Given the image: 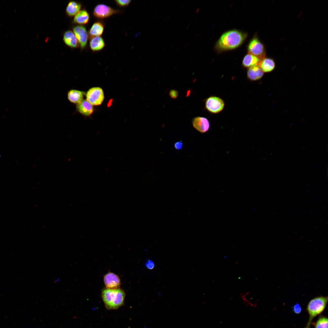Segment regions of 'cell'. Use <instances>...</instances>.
Here are the masks:
<instances>
[{
	"instance_id": "obj_5",
	"label": "cell",
	"mask_w": 328,
	"mask_h": 328,
	"mask_svg": "<svg viewBox=\"0 0 328 328\" xmlns=\"http://www.w3.org/2000/svg\"><path fill=\"white\" fill-rule=\"evenodd\" d=\"M122 12L120 10L115 9L103 4L97 5L93 11L94 16L99 19H104Z\"/></svg>"
},
{
	"instance_id": "obj_22",
	"label": "cell",
	"mask_w": 328,
	"mask_h": 328,
	"mask_svg": "<svg viewBox=\"0 0 328 328\" xmlns=\"http://www.w3.org/2000/svg\"><path fill=\"white\" fill-rule=\"evenodd\" d=\"M314 328H328V318L320 316L316 322L313 323Z\"/></svg>"
},
{
	"instance_id": "obj_18",
	"label": "cell",
	"mask_w": 328,
	"mask_h": 328,
	"mask_svg": "<svg viewBox=\"0 0 328 328\" xmlns=\"http://www.w3.org/2000/svg\"><path fill=\"white\" fill-rule=\"evenodd\" d=\"M67 97L71 102L77 104L83 100V93L80 91L71 90L68 93Z\"/></svg>"
},
{
	"instance_id": "obj_24",
	"label": "cell",
	"mask_w": 328,
	"mask_h": 328,
	"mask_svg": "<svg viewBox=\"0 0 328 328\" xmlns=\"http://www.w3.org/2000/svg\"><path fill=\"white\" fill-rule=\"evenodd\" d=\"M145 266L149 270L153 269L155 267V264L154 261L151 260H148L145 263Z\"/></svg>"
},
{
	"instance_id": "obj_1",
	"label": "cell",
	"mask_w": 328,
	"mask_h": 328,
	"mask_svg": "<svg viewBox=\"0 0 328 328\" xmlns=\"http://www.w3.org/2000/svg\"><path fill=\"white\" fill-rule=\"evenodd\" d=\"M248 34L238 30L233 29L223 33L216 42L215 49L218 53L236 49L245 41Z\"/></svg>"
},
{
	"instance_id": "obj_17",
	"label": "cell",
	"mask_w": 328,
	"mask_h": 328,
	"mask_svg": "<svg viewBox=\"0 0 328 328\" xmlns=\"http://www.w3.org/2000/svg\"><path fill=\"white\" fill-rule=\"evenodd\" d=\"M63 40L66 44L70 47L75 48L78 46L77 40L74 33L71 31L68 30L65 32Z\"/></svg>"
},
{
	"instance_id": "obj_2",
	"label": "cell",
	"mask_w": 328,
	"mask_h": 328,
	"mask_svg": "<svg viewBox=\"0 0 328 328\" xmlns=\"http://www.w3.org/2000/svg\"><path fill=\"white\" fill-rule=\"evenodd\" d=\"M124 291L119 288L115 289H104L101 293L102 300L108 309H117L122 306L125 297Z\"/></svg>"
},
{
	"instance_id": "obj_9",
	"label": "cell",
	"mask_w": 328,
	"mask_h": 328,
	"mask_svg": "<svg viewBox=\"0 0 328 328\" xmlns=\"http://www.w3.org/2000/svg\"><path fill=\"white\" fill-rule=\"evenodd\" d=\"M74 34L80 44L82 49L86 46L88 39V35L86 28L82 26H77L73 28Z\"/></svg>"
},
{
	"instance_id": "obj_14",
	"label": "cell",
	"mask_w": 328,
	"mask_h": 328,
	"mask_svg": "<svg viewBox=\"0 0 328 328\" xmlns=\"http://www.w3.org/2000/svg\"><path fill=\"white\" fill-rule=\"evenodd\" d=\"M89 45L92 51L98 52L103 49L105 44L102 37L101 36H96L91 38Z\"/></svg>"
},
{
	"instance_id": "obj_12",
	"label": "cell",
	"mask_w": 328,
	"mask_h": 328,
	"mask_svg": "<svg viewBox=\"0 0 328 328\" xmlns=\"http://www.w3.org/2000/svg\"><path fill=\"white\" fill-rule=\"evenodd\" d=\"M104 23L102 20L95 22L89 31V34L90 38L101 36L104 31Z\"/></svg>"
},
{
	"instance_id": "obj_30",
	"label": "cell",
	"mask_w": 328,
	"mask_h": 328,
	"mask_svg": "<svg viewBox=\"0 0 328 328\" xmlns=\"http://www.w3.org/2000/svg\"><path fill=\"white\" fill-rule=\"evenodd\" d=\"M188 42H187V43H186V46L187 45H188Z\"/></svg>"
},
{
	"instance_id": "obj_15",
	"label": "cell",
	"mask_w": 328,
	"mask_h": 328,
	"mask_svg": "<svg viewBox=\"0 0 328 328\" xmlns=\"http://www.w3.org/2000/svg\"><path fill=\"white\" fill-rule=\"evenodd\" d=\"M261 60L256 56L248 53L244 57L242 65L244 67L248 69L255 66H259Z\"/></svg>"
},
{
	"instance_id": "obj_26",
	"label": "cell",
	"mask_w": 328,
	"mask_h": 328,
	"mask_svg": "<svg viewBox=\"0 0 328 328\" xmlns=\"http://www.w3.org/2000/svg\"><path fill=\"white\" fill-rule=\"evenodd\" d=\"M169 95L170 97L172 98L176 99L178 96V93L176 90H172L169 92Z\"/></svg>"
},
{
	"instance_id": "obj_10",
	"label": "cell",
	"mask_w": 328,
	"mask_h": 328,
	"mask_svg": "<svg viewBox=\"0 0 328 328\" xmlns=\"http://www.w3.org/2000/svg\"><path fill=\"white\" fill-rule=\"evenodd\" d=\"M192 124L195 129L202 133L208 131L210 127L209 121L204 117H197L194 118L192 120Z\"/></svg>"
},
{
	"instance_id": "obj_6",
	"label": "cell",
	"mask_w": 328,
	"mask_h": 328,
	"mask_svg": "<svg viewBox=\"0 0 328 328\" xmlns=\"http://www.w3.org/2000/svg\"><path fill=\"white\" fill-rule=\"evenodd\" d=\"M103 89L99 87H94L90 88L86 94V100L92 105H101L104 99Z\"/></svg>"
},
{
	"instance_id": "obj_19",
	"label": "cell",
	"mask_w": 328,
	"mask_h": 328,
	"mask_svg": "<svg viewBox=\"0 0 328 328\" xmlns=\"http://www.w3.org/2000/svg\"><path fill=\"white\" fill-rule=\"evenodd\" d=\"M90 19V16L87 12L83 10L80 11L75 16L73 19L74 23L80 24H87Z\"/></svg>"
},
{
	"instance_id": "obj_7",
	"label": "cell",
	"mask_w": 328,
	"mask_h": 328,
	"mask_svg": "<svg viewBox=\"0 0 328 328\" xmlns=\"http://www.w3.org/2000/svg\"><path fill=\"white\" fill-rule=\"evenodd\" d=\"M225 106L224 101L220 97L211 96L207 98L205 102L206 109L210 112L214 114L218 113L224 109Z\"/></svg>"
},
{
	"instance_id": "obj_27",
	"label": "cell",
	"mask_w": 328,
	"mask_h": 328,
	"mask_svg": "<svg viewBox=\"0 0 328 328\" xmlns=\"http://www.w3.org/2000/svg\"><path fill=\"white\" fill-rule=\"evenodd\" d=\"M183 144L182 141H179L175 143L174 147L177 150H180L183 148Z\"/></svg>"
},
{
	"instance_id": "obj_8",
	"label": "cell",
	"mask_w": 328,
	"mask_h": 328,
	"mask_svg": "<svg viewBox=\"0 0 328 328\" xmlns=\"http://www.w3.org/2000/svg\"><path fill=\"white\" fill-rule=\"evenodd\" d=\"M104 281L106 289H115L120 288V279L117 275L113 272H110L104 275Z\"/></svg>"
},
{
	"instance_id": "obj_11",
	"label": "cell",
	"mask_w": 328,
	"mask_h": 328,
	"mask_svg": "<svg viewBox=\"0 0 328 328\" xmlns=\"http://www.w3.org/2000/svg\"><path fill=\"white\" fill-rule=\"evenodd\" d=\"M76 109L79 112L86 116H90L94 111L93 105L86 100L84 99L77 104Z\"/></svg>"
},
{
	"instance_id": "obj_25",
	"label": "cell",
	"mask_w": 328,
	"mask_h": 328,
	"mask_svg": "<svg viewBox=\"0 0 328 328\" xmlns=\"http://www.w3.org/2000/svg\"><path fill=\"white\" fill-rule=\"evenodd\" d=\"M293 311L295 313L299 314L302 311V308L301 306L298 303L295 304L293 306Z\"/></svg>"
},
{
	"instance_id": "obj_23",
	"label": "cell",
	"mask_w": 328,
	"mask_h": 328,
	"mask_svg": "<svg viewBox=\"0 0 328 328\" xmlns=\"http://www.w3.org/2000/svg\"><path fill=\"white\" fill-rule=\"evenodd\" d=\"M116 4L120 7H124L127 6L131 3L130 0H116L114 1Z\"/></svg>"
},
{
	"instance_id": "obj_29",
	"label": "cell",
	"mask_w": 328,
	"mask_h": 328,
	"mask_svg": "<svg viewBox=\"0 0 328 328\" xmlns=\"http://www.w3.org/2000/svg\"><path fill=\"white\" fill-rule=\"evenodd\" d=\"M199 10V9H197V10H196V12H198V11Z\"/></svg>"
},
{
	"instance_id": "obj_20",
	"label": "cell",
	"mask_w": 328,
	"mask_h": 328,
	"mask_svg": "<svg viewBox=\"0 0 328 328\" xmlns=\"http://www.w3.org/2000/svg\"><path fill=\"white\" fill-rule=\"evenodd\" d=\"M81 7L80 3L74 1H70L67 6L66 13L70 16L76 15L80 11Z\"/></svg>"
},
{
	"instance_id": "obj_28",
	"label": "cell",
	"mask_w": 328,
	"mask_h": 328,
	"mask_svg": "<svg viewBox=\"0 0 328 328\" xmlns=\"http://www.w3.org/2000/svg\"><path fill=\"white\" fill-rule=\"evenodd\" d=\"M60 278L59 277L57 278L55 280V282H58L60 281Z\"/></svg>"
},
{
	"instance_id": "obj_16",
	"label": "cell",
	"mask_w": 328,
	"mask_h": 328,
	"mask_svg": "<svg viewBox=\"0 0 328 328\" xmlns=\"http://www.w3.org/2000/svg\"><path fill=\"white\" fill-rule=\"evenodd\" d=\"M259 66L264 73H269L275 68V63L273 59L265 57L261 60Z\"/></svg>"
},
{
	"instance_id": "obj_4",
	"label": "cell",
	"mask_w": 328,
	"mask_h": 328,
	"mask_svg": "<svg viewBox=\"0 0 328 328\" xmlns=\"http://www.w3.org/2000/svg\"><path fill=\"white\" fill-rule=\"evenodd\" d=\"M247 50L248 53L261 60L265 57L266 53L264 45L255 35L249 43Z\"/></svg>"
},
{
	"instance_id": "obj_13",
	"label": "cell",
	"mask_w": 328,
	"mask_h": 328,
	"mask_svg": "<svg viewBox=\"0 0 328 328\" xmlns=\"http://www.w3.org/2000/svg\"><path fill=\"white\" fill-rule=\"evenodd\" d=\"M264 75V72L259 66H255L248 69L247 76L248 79L252 81L258 80Z\"/></svg>"
},
{
	"instance_id": "obj_21",
	"label": "cell",
	"mask_w": 328,
	"mask_h": 328,
	"mask_svg": "<svg viewBox=\"0 0 328 328\" xmlns=\"http://www.w3.org/2000/svg\"><path fill=\"white\" fill-rule=\"evenodd\" d=\"M250 292H246L241 293L240 294L241 299L244 305L251 308H255L257 306V303L253 301L252 299L249 297Z\"/></svg>"
},
{
	"instance_id": "obj_3",
	"label": "cell",
	"mask_w": 328,
	"mask_h": 328,
	"mask_svg": "<svg viewBox=\"0 0 328 328\" xmlns=\"http://www.w3.org/2000/svg\"><path fill=\"white\" fill-rule=\"evenodd\" d=\"M328 302V297L320 296L311 300L308 304L307 310L309 319L305 328H309L313 319L324 310Z\"/></svg>"
}]
</instances>
